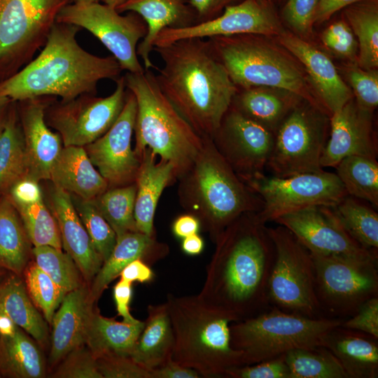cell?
Wrapping results in <instances>:
<instances>
[{
    "mask_svg": "<svg viewBox=\"0 0 378 378\" xmlns=\"http://www.w3.org/2000/svg\"><path fill=\"white\" fill-rule=\"evenodd\" d=\"M323 45L331 52L343 58L354 59L358 42L345 20H339L326 28L321 35Z\"/></svg>",
    "mask_w": 378,
    "mask_h": 378,
    "instance_id": "obj_48",
    "label": "cell"
},
{
    "mask_svg": "<svg viewBox=\"0 0 378 378\" xmlns=\"http://www.w3.org/2000/svg\"><path fill=\"white\" fill-rule=\"evenodd\" d=\"M346 76L354 97L362 108L373 113L378 105V72L351 64L346 67Z\"/></svg>",
    "mask_w": 378,
    "mask_h": 378,
    "instance_id": "obj_46",
    "label": "cell"
},
{
    "mask_svg": "<svg viewBox=\"0 0 378 378\" xmlns=\"http://www.w3.org/2000/svg\"><path fill=\"white\" fill-rule=\"evenodd\" d=\"M73 202L95 251L104 262L115 245V232L99 211L93 200L76 197V202Z\"/></svg>",
    "mask_w": 378,
    "mask_h": 378,
    "instance_id": "obj_45",
    "label": "cell"
},
{
    "mask_svg": "<svg viewBox=\"0 0 378 378\" xmlns=\"http://www.w3.org/2000/svg\"><path fill=\"white\" fill-rule=\"evenodd\" d=\"M285 360L291 378H348L336 357L321 345L290 351Z\"/></svg>",
    "mask_w": 378,
    "mask_h": 378,
    "instance_id": "obj_41",
    "label": "cell"
},
{
    "mask_svg": "<svg viewBox=\"0 0 378 378\" xmlns=\"http://www.w3.org/2000/svg\"><path fill=\"white\" fill-rule=\"evenodd\" d=\"M8 270L0 264V284L8 274Z\"/></svg>",
    "mask_w": 378,
    "mask_h": 378,
    "instance_id": "obj_63",
    "label": "cell"
},
{
    "mask_svg": "<svg viewBox=\"0 0 378 378\" xmlns=\"http://www.w3.org/2000/svg\"><path fill=\"white\" fill-rule=\"evenodd\" d=\"M0 313L41 345L47 342V321L30 298L21 276L8 271L0 284Z\"/></svg>",
    "mask_w": 378,
    "mask_h": 378,
    "instance_id": "obj_33",
    "label": "cell"
},
{
    "mask_svg": "<svg viewBox=\"0 0 378 378\" xmlns=\"http://www.w3.org/2000/svg\"><path fill=\"white\" fill-rule=\"evenodd\" d=\"M132 283L120 279L113 287V298L118 314L122 318V321L135 323L139 320L135 318L130 312V303L132 296Z\"/></svg>",
    "mask_w": 378,
    "mask_h": 378,
    "instance_id": "obj_54",
    "label": "cell"
},
{
    "mask_svg": "<svg viewBox=\"0 0 378 378\" xmlns=\"http://www.w3.org/2000/svg\"><path fill=\"white\" fill-rule=\"evenodd\" d=\"M344 319L310 318L270 307L230 325L232 346L240 351L243 365L285 355L298 349L321 345L323 337Z\"/></svg>",
    "mask_w": 378,
    "mask_h": 378,
    "instance_id": "obj_8",
    "label": "cell"
},
{
    "mask_svg": "<svg viewBox=\"0 0 378 378\" xmlns=\"http://www.w3.org/2000/svg\"><path fill=\"white\" fill-rule=\"evenodd\" d=\"M344 17L358 40V65L364 69L378 66L377 0H365L344 8Z\"/></svg>",
    "mask_w": 378,
    "mask_h": 378,
    "instance_id": "obj_37",
    "label": "cell"
},
{
    "mask_svg": "<svg viewBox=\"0 0 378 378\" xmlns=\"http://www.w3.org/2000/svg\"><path fill=\"white\" fill-rule=\"evenodd\" d=\"M50 209L57 223L62 247L90 284L103 260L95 251L77 213L71 195L53 185L49 194Z\"/></svg>",
    "mask_w": 378,
    "mask_h": 378,
    "instance_id": "obj_23",
    "label": "cell"
},
{
    "mask_svg": "<svg viewBox=\"0 0 378 378\" xmlns=\"http://www.w3.org/2000/svg\"><path fill=\"white\" fill-rule=\"evenodd\" d=\"M335 168L348 195L378 206L377 158L352 155L341 160Z\"/></svg>",
    "mask_w": 378,
    "mask_h": 378,
    "instance_id": "obj_39",
    "label": "cell"
},
{
    "mask_svg": "<svg viewBox=\"0 0 378 378\" xmlns=\"http://www.w3.org/2000/svg\"><path fill=\"white\" fill-rule=\"evenodd\" d=\"M147 312L130 357L150 372L172 360L174 337L166 302L148 305Z\"/></svg>",
    "mask_w": 378,
    "mask_h": 378,
    "instance_id": "obj_30",
    "label": "cell"
},
{
    "mask_svg": "<svg viewBox=\"0 0 378 378\" xmlns=\"http://www.w3.org/2000/svg\"><path fill=\"white\" fill-rule=\"evenodd\" d=\"M321 346L336 357L348 378L378 377V339L340 325L323 337Z\"/></svg>",
    "mask_w": 378,
    "mask_h": 378,
    "instance_id": "obj_28",
    "label": "cell"
},
{
    "mask_svg": "<svg viewBox=\"0 0 378 378\" xmlns=\"http://www.w3.org/2000/svg\"><path fill=\"white\" fill-rule=\"evenodd\" d=\"M227 378H291L285 355L251 365H243L230 369Z\"/></svg>",
    "mask_w": 378,
    "mask_h": 378,
    "instance_id": "obj_50",
    "label": "cell"
},
{
    "mask_svg": "<svg viewBox=\"0 0 378 378\" xmlns=\"http://www.w3.org/2000/svg\"><path fill=\"white\" fill-rule=\"evenodd\" d=\"M331 207L346 232L363 248L378 254L377 212L350 195Z\"/></svg>",
    "mask_w": 378,
    "mask_h": 378,
    "instance_id": "obj_38",
    "label": "cell"
},
{
    "mask_svg": "<svg viewBox=\"0 0 378 378\" xmlns=\"http://www.w3.org/2000/svg\"><path fill=\"white\" fill-rule=\"evenodd\" d=\"M99 0H75V2L78 3H94L99 2Z\"/></svg>",
    "mask_w": 378,
    "mask_h": 378,
    "instance_id": "obj_64",
    "label": "cell"
},
{
    "mask_svg": "<svg viewBox=\"0 0 378 378\" xmlns=\"http://www.w3.org/2000/svg\"><path fill=\"white\" fill-rule=\"evenodd\" d=\"M136 115V101L127 90L123 108L112 126L99 139L84 146L108 188L135 183L140 166V159L131 144Z\"/></svg>",
    "mask_w": 378,
    "mask_h": 378,
    "instance_id": "obj_18",
    "label": "cell"
},
{
    "mask_svg": "<svg viewBox=\"0 0 378 378\" xmlns=\"http://www.w3.org/2000/svg\"><path fill=\"white\" fill-rule=\"evenodd\" d=\"M34 262L66 293L85 285L73 258L62 249L50 246H34Z\"/></svg>",
    "mask_w": 378,
    "mask_h": 378,
    "instance_id": "obj_42",
    "label": "cell"
},
{
    "mask_svg": "<svg viewBox=\"0 0 378 378\" xmlns=\"http://www.w3.org/2000/svg\"><path fill=\"white\" fill-rule=\"evenodd\" d=\"M151 378H199L195 370L183 366L172 360L150 371Z\"/></svg>",
    "mask_w": 378,
    "mask_h": 378,
    "instance_id": "obj_57",
    "label": "cell"
},
{
    "mask_svg": "<svg viewBox=\"0 0 378 378\" xmlns=\"http://www.w3.org/2000/svg\"><path fill=\"white\" fill-rule=\"evenodd\" d=\"M244 183L262 201L255 215L264 224L307 207L334 206L348 195L336 173L324 170L287 177L263 173Z\"/></svg>",
    "mask_w": 378,
    "mask_h": 378,
    "instance_id": "obj_13",
    "label": "cell"
},
{
    "mask_svg": "<svg viewBox=\"0 0 378 378\" xmlns=\"http://www.w3.org/2000/svg\"><path fill=\"white\" fill-rule=\"evenodd\" d=\"M166 303L174 337L173 361L203 377H225L230 369L243 365L241 353L230 342V325L239 321L235 316L198 294H168Z\"/></svg>",
    "mask_w": 378,
    "mask_h": 378,
    "instance_id": "obj_5",
    "label": "cell"
},
{
    "mask_svg": "<svg viewBox=\"0 0 378 378\" xmlns=\"http://www.w3.org/2000/svg\"><path fill=\"white\" fill-rule=\"evenodd\" d=\"M168 252L167 245L159 242L155 235L134 231L118 237L110 255L90 283V300L93 303L98 300L108 285L134 260L142 259L150 265L164 258Z\"/></svg>",
    "mask_w": 378,
    "mask_h": 378,
    "instance_id": "obj_26",
    "label": "cell"
},
{
    "mask_svg": "<svg viewBox=\"0 0 378 378\" xmlns=\"http://www.w3.org/2000/svg\"><path fill=\"white\" fill-rule=\"evenodd\" d=\"M256 212L246 213L218 237L198 295L241 320L269 307L267 286L274 247Z\"/></svg>",
    "mask_w": 378,
    "mask_h": 378,
    "instance_id": "obj_1",
    "label": "cell"
},
{
    "mask_svg": "<svg viewBox=\"0 0 378 378\" xmlns=\"http://www.w3.org/2000/svg\"><path fill=\"white\" fill-rule=\"evenodd\" d=\"M124 78L127 89L136 101V155L140 159L143 151L148 148L160 160L172 164L178 179L194 162L204 138L163 94L151 70L127 72Z\"/></svg>",
    "mask_w": 378,
    "mask_h": 378,
    "instance_id": "obj_6",
    "label": "cell"
},
{
    "mask_svg": "<svg viewBox=\"0 0 378 378\" xmlns=\"http://www.w3.org/2000/svg\"><path fill=\"white\" fill-rule=\"evenodd\" d=\"M52 374L55 378H102L96 357L85 345L69 353Z\"/></svg>",
    "mask_w": 378,
    "mask_h": 378,
    "instance_id": "obj_47",
    "label": "cell"
},
{
    "mask_svg": "<svg viewBox=\"0 0 378 378\" xmlns=\"http://www.w3.org/2000/svg\"><path fill=\"white\" fill-rule=\"evenodd\" d=\"M234 0H189L197 23L213 19Z\"/></svg>",
    "mask_w": 378,
    "mask_h": 378,
    "instance_id": "obj_55",
    "label": "cell"
},
{
    "mask_svg": "<svg viewBox=\"0 0 378 378\" xmlns=\"http://www.w3.org/2000/svg\"><path fill=\"white\" fill-rule=\"evenodd\" d=\"M49 180L54 186L85 200H93L108 188L107 181L82 146L62 148Z\"/></svg>",
    "mask_w": 378,
    "mask_h": 378,
    "instance_id": "obj_29",
    "label": "cell"
},
{
    "mask_svg": "<svg viewBox=\"0 0 378 378\" xmlns=\"http://www.w3.org/2000/svg\"><path fill=\"white\" fill-rule=\"evenodd\" d=\"M361 1L365 0H319L314 13V24L325 22L335 12Z\"/></svg>",
    "mask_w": 378,
    "mask_h": 378,
    "instance_id": "obj_58",
    "label": "cell"
},
{
    "mask_svg": "<svg viewBox=\"0 0 378 378\" xmlns=\"http://www.w3.org/2000/svg\"><path fill=\"white\" fill-rule=\"evenodd\" d=\"M96 360L102 378H151L150 372L130 356L106 354Z\"/></svg>",
    "mask_w": 378,
    "mask_h": 378,
    "instance_id": "obj_49",
    "label": "cell"
},
{
    "mask_svg": "<svg viewBox=\"0 0 378 378\" xmlns=\"http://www.w3.org/2000/svg\"><path fill=\"white\" fill-rule=\"evenodd\" d=\"M57 22L83 28L93 34L111 52L121 69L143 73L136 52L147 34L145 21L136 13L122 15L115 8L99 2L71 3L59 13Z\"/></svg>",
    "mask_w": 378,
    "mask_h": 378,
    "instance_id": "obj_14",
    "label": "cell"
},
{
    "mask_svg": "<svg viewBox=\"0 0 378 378\" xmlns=\"http://www.w3.org/2000/svg\"><path fill=\"white\" fill-rule=\"evenodd\" d=\"M178 180L182 207L199 219L214 243L238 217L262 206L260 197L238 176L211 138H204L196 159Z\"/></svg>",
    "mask_w": 378,
    "mask_h": 378,
    "instance_id": "obj_4",
    "label": "cell"
},
{
    "mask_svg": "<svg viewBox=\"0 0 378 378\" xmlns=\"http://www.w3.org/2000/svg\"><path fill=\"white\" fill-rule=\"evenodd\" d=\"M12 101L6 96L0 95V132L4 126Z\"/></svg>",
    "mask_w": 378,
    "mask_h": 378,
    "instance_id": "obj_61",
    "label": "cell"
},
{
    "mask_svg": "<svg viewBox=\"0 0 378 378\" xmlns=\"http://www.w3.org/2000/svg\"><path fill=\"white\" fill-rule=\"evenodd\" d=\"M94 303L89 286L83 285L64 296L52 318L50 363L61 361L85 343L86 329Z\"/></svg>",
    "mask_w": 378,
    "mask_h": 378,
    "instance_id": "obj_24",
    "label": "cell"
},
{
    "mask_svg": "<svg viewBox=\"0 0 378 378\" xmlns=\"http://www.w3.org/2000/svg\"><path fill=\"white\" fill-rule=\"evenodd\" d=\"M120 13L132 12L139 15L147 25V34L136 49L145 70L156 68L151 61L155 41L165 28H181L197 23L195 13L185 0H126L116 8Z\"/></svg>",
    "mask_w": 378,
    "mask_h": 378,
    "instance_id": "obj_25",
    "label": "cell"
},
{
    "mask_svg": "<svg viewBox=\"0 0 378 378\" xmlns=\"http://www.w3.org/2000/svg\"><path fill=\"white\" fill-rule=\"evenodd\" d=\"M6 195L15 206L34 204L43 200L38 181L29 176L15 181Z\"/></svg>",
    "mask_w": 378,
    "mask_h": 378,
    "instance_id": "obj_53",
    "label": "cell"
},
{
    "mask_svg": "<svg viewBox=\"0 0 378 378\" xmlns=\"http://www.w3.org/2000/svg\"><path fill=\"white\" fill-rule=\"evenodd\" d=\"M80 27L55 22L38 55L0 83V95L14 101L39 97H59L68 101L95 94L103 79L118 80L122 69L113 56L99 57L78 43Z\"/></svg>",
    "mask_w": 378,
    "mask_h": 378,
    "instance_id": "obj_3",
    "label": "cell"
},
{
    "mask_svg": "<svg viewBox=\"0 0 378 378\" xmlns=\"http://www.w3.org/2000/svg\"><path fill=\"white\" fill-rule=\"evenodd\" d=\"M279 20L265 0H244L224 8L217 17L181 28H165L158 35L154 47L178 40L238 34L276 36L284 31Z\"/></svg>",
    "mask_w": 378,
    "mask_h": 378,
    "instance_id": "obj_17",
    "label": "cell"
},
{
    "mask_svg": "<svg viewBox=\"0 0 378 378\" xmlns=\"http://www.w3.org/2000/svg\"><path fill=\"white\" fill-rule=\"evenodd\" d=\"M31 242L17 209L6 195L0 196V264L21 276L29 262Z\"/></svg>",
    "mask_w": 378,
    "mask_h": 378,
    "instance_id": "obj_35",
    "label": "cell"
},
{
    "mask_svg": "<svg viewBox=\"0 0 378 378\" xmlns=\"http://www.w3.org/2000/svg\"><path fill=\"white\" fill-rule=\"evenodd\" d=\"M267 230L274 247L267 286L269 306L310 318L323 317L316 295L311 253L284 226L267 227Z\"/></svg>",
    "mask_w": 378,
    "mask_h": 378,
    "instance_id": "obj_9",
    "label": "cell"
},
{
    "mask_svg": "<svg viewBox=\"0 0 378 378\" xmlns=\"http://www.w3.org/2000/svg\"><path fill=\"white\" fill-rule=\"evenodd\" d=\"M211 139L245 182L264 173L272 152L274 133L230 105Z\"/></svg>",
    "mask_w": 378,
    "mask_h": 378,
    "instance_id": "obj_16",
    "label": "cell"
},
{
    "mask_svg": "<svg viewBox=\"0 0 378 378\" xmlns=\"http://www.w3.org/2000/svg\"><path fill=\"white\" fill-rule=\"evenodd\" d=\"M277 37L280 44L304 66L315 97L329 115L354 97L351 89L325 53L288 31H284Z\"/></svg>",
    "mask_w": 378,
    "mask_h": 378,
    "instance_id": "obj_21",
    "label": "cell"
},
{
    "mask_svg": "<svg viewBox=\"0 0 378 378\" xmlns=\"http://www.w3.org/2000/svg\"><path fill=\"white\" fill-rule=\"evenodd\" d=\"M136 193L135 183L108 188L93 200L99 211L119 237L128 232L138 231L134 219Z\"/></svg>",
    "mask_w": 378,
    "mask_h": 378,
    "instance_id": "obj_40",
    "label": "cell"
},
{
    "mask_svg": "<svg viewBox=\"0 0 378 378\" xmlns=\"http://www.w3.org/2000/svg\"><path fill=\"white\" fill-rule=\"evenodd\" d=\"M144 321L118 322L92 310L87 326L85 345L95 357L106 354L130 356L144 328Z\"/></svg>",
    "mask_w": 378,
    "mask_h": 378,
    "instance_id": "obj_32",
    "label": "cell"
},
{
    "mask_svg": "<svg viewBox=\"0 0 378 378\" xmlns=\"http://www.w3.org/2000/svg\"><path fill=\"white\" fill-rule=\"evenodd\" d=\"M319 0H288L283 18L298 35L307 36L312 30L314 13Z\"/></svg>",
    "mask_w": 378,
    "mask_h": 378,
    "instance_id": "obj_51",
    "label": "cell"
},
{
    "mask_svg": "<svg viewBox=\"0 0 378 378\" xmlns=\"http://www.w3.org/2000/svg\"><path fill=\"white\" fill-rule=\"evenodd\" d=\"M27 293L50 325L66 293L35 262H29L23 272Z\"/></svg>",
    "mask_w": 378,
    "mask_h": 378,
    "instance_id": "obj_44",
    "label": "cell"
},
{
    "mask_svg": "<svg viewBox=\"0 0 378 378\" xmlns=\"http://www.w3.org/2000/svg\"><path fill=\"white\" fill-rule=\"evenodd\" d=\"M126 0H102L104 4H106L114 8H117L122 4Z\"/></svg>",
    "mask_w": 378,
    "mask_h": 378,
    "instance_id": "obj_62",
    "label": "cell"
},
{
    "mask_svg": "<svg viewBox=\"0 0 378 378\" xmlns=\"http://www.w3.org/2000/svg\"><path fill=\"white\" fill-rule=\"evenodd\" d=\"M200 230H201V224L199 219L189 213L178 216L172 225L174 236L181 239L197 234Z\"/></svg>",
    "mask_w": 378,
    "mask_h": 378,
    "instance_id": "obj_59",
    "label": "cell"
},
{
    "mask_svg": "<svg viewBox=\"0 0 378 378\" xmlns=\"http://www.w3.org/2000/svg\"><path fill=\"white\" fill-rule=\"evenodd\" d=\"M72 0H0V83L32 60Z\"/></svg>",
    "mask_w": 378,
    "mask_h": 378,
    "instance_id": "obj_10",
    "label": "cell"
},
{
    "mask_svg": "<svg viewBox=\"0 0 378 378\" xmlns=\"http://www.w3.org/2000/svg\"><path fill=\"white\" fill-rule=\"evenodd\" d=\"M274 222L288 229L312 254L377 259V254L363 248L346 232L331 206L307 207Z\"/></svg>",
    "mask_w": 378,
    "mask_h": 378,
    "instance_id": "obj_19",
    "label": "cell"
},
{
    "mask_svg": "<svg viewBox=\"0 0 378 378\" xmlns=\"http://www.w3.org/2000/svg\"><path fill=\"white\" fill-rule=\"evenodd\" d=\"M115 82V90L106 97L86 93L48 104L46 121L59 134L64 146L84 147L112 126L123 108L127 93L124 76Z\"/></svg>",
    "mask_w": 378,
    "mask_h": 378,
    "instance_id": "obj_15",
    "label": "cell"
},
{
    "mask_svg": "<svg viewBox=\"0 0 378 378\" xmlns=\"http://www.w3.org/2000/svg\"><path fill=\"white\" fill-rule=\"evenodd\" d=\"M27 176V163L18 102L13 100L0 132V196Z\"/></svg>",
    "mask_w": 378,
    "mask_h": 378,
    "instance_id": "obj_36",
    "label": "cell"
},
{
    "mask_svg": "<svg viewBox=\"0 0 378 378\" xmlns=\"http://www.w3.org/2000/svg\"><path fill=\"white\" fill-rule=\"evenodd\" d=\"M158 158L146 148L140 156L135 180L136 227L139 232L149 236L155 235L153 221L159 199L164 188L176 179L172 164Z\"/></svg>",
    "mask_w": 378,
    "mask_h": 378,
    "instance_id": "obj_27",
    "label": "cell"
},
{
    "mask_svg": "<svg viewBox=\"0 0 378 378\" xmlns=\"http://www.w3.org/2000/svg\"><path fill=\"white\" fill-rule=\"evenodd\" d=\"M204 243L202 237L197 234L183 238L181 249L187 255H197L202 253Z\"/></svg>",
    "mask_w": 378,
    "mask_h": 378,
    "instance_id": "obj_60",
    "label": "cell"
},
{
    "mask_svg": "<svg viewBox=\"0 0 378 378\" xmlns=\"http://www.w3.org/2000/svg\"><path fill=\"white\" fill-rule=\"evenodd\" d=\"M25 332L15 326L10 331L0 333V377H44L41 352Z\"/></svg>",
    "mask_w": 378,
    "mask_h": 378,
    "instance_id": "obj_34",
    "label": "cell"
},
{
    "mask_svg": "<svg viewBox=\"0 0 378 378\" xmlns=\"http://www.w3.org/2000/svg\"><path fill=\"white\" fill-rule=\"evenodd\" d=\"M312 256L316 295L323 316L347 318L365 302L378 296L377 259Z\"/></svg>",
    "mask_w": 378,
    "mask_h": 378,
    "instance_id": "obj_11",
    "label": "cell"
},
{
    "mask_svg": "<svg viewBox=\"0 0 378 378\" xmlns=\"http://www.w3.org/2000/svg\"><path fill=\"white\" fill-rule=\"evenodd\" d=\"M15 208L33 246H50L62 248L57 223L43 199L34 204L18 206Z\"/></svg>",
    "mask_w": 378,
    "mask_h": 378,
    "instance_id": "obj_43",
    "label": "cell"
},
{
    "mask_svg": "<svg viewBox=\"0 0 378 378\" xmlns=\"http://www.w3.org/2000/svg\"><path fill=\"white\" fill-rule=\"evenodd\" d=\"M163 66L158 85L178 113L203 138H212L238 88L207 39L186 38L153 48Z\"/></svg>",
    "mask_w": 378,
    "mask_h": 378,
    "instance_id": "obj_2",
    "label": "cell"
},
{
    "mask_svg": "<svg viewBox=\"0 0 378 378\" xmlns=\"http://www.w3.org/2000/svg\"><path fill=\"white\" fill-rule=\"evenodd\" d=\"M257 34L207 38L237 88L267 87L288 92L323 110L301 67ZM326 112V111H325Z\"/></svg>",
    "mask_w": 378,
    "mask_h": 378,
    "instance_id": "obj_7",
    "label": "cell"
},
{
    "mask_svg": "<svg viewBox=\"0 0 378 378\" xmlns=\"http://www.w3.org/2000/svg\"><path fill=\"white\" fill-rule=\"evenodd\" d=\"M120 279L128 282H150L154 278V273L150 265L142 259L137 258L130 262L119 274Z\"/></svg>",
    "mask_w": 378,
    "mask_h": 378,
    "instance_id": "obj_56",
    "label": "cell"
},
{
    "mask_svg": "<svg viewBox=\"0 0 378 378\" xmlns=\"http://www.w3.org/2000/svg\"><path fill=\"white\" fill-rule=\"evenodd\" d=\"M341 326L364 332L378 339V296L365 302Z\"/></svg>",
    "mask_w": 378,
    "mask_h": 378,
    "instance_id": "obj_52",
    "label": "cell"
},
{
    "mask_svg": "<svg viewBox=\"0 0 378 378\" xmlns=\"http://www.w3.org/2000/svg\"><path fill=\"white\" fill-rule=\"evenodd\" d=\"M50 97L17 101L27 163V176L38 181L49 180L52 167L60 154L62 140L45 118Z\"/></svg>",
    "mask_w": 378,
    "mask_h": 378,
    "instance_id": "obj_22",
    "label": "cell"
},
{
    "mask_svg": "<svg viewBox=\"0 0 378 378\" xmlns=\"http://www.w3.org/2000/svg\"><path fill=\"white\" fill-rule=\"evenodd\" d=\"M299 99L281 90L253 87L241 91L237 90L231 106L275 133L287 115L300 102Z\"/></svg>",
    "mask_w": 378,
    "mask_h": 378,
    "instance_id": "obj_31",
    "label": "cell"
},
{
    "mask_svg": "<svg viewBox=\"0 0 378 378\" xmlns=\"http://www.w3.org/2000/svg\"><path fill=\"white\" fill-rule=\"evenodd\" d=\"M330 137L321 158L323 167H335L352 155L377 158V141L372 113L360 107L354 97L330 115Z\"/></svg>",
    "mask_w": 378,
    "mask_h": 378,
    "instance_id": "obj_20",
    "label": "cell"
},
{
    "mask_svg": "<svg viewBox=\"0 0 378 378\" xmlns=\"http://www.w3.org/2000/svg\"><path fill=\"white\" fill-rule=\"evenodd\" d=\"M330 115L307 102L296 104L274 133L267 164L272 176L287 177L323 170L321 158L328 140Z\"/></svg>",
    "mask_w": 378,
    "mask_h": 378,
    "instance_id": "obj_12",
    "label": "cell"
}]
</instances>
